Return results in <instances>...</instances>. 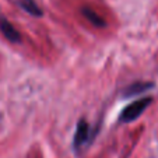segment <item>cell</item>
<instances>
[{"label":"cell","instance_id":"5b68a950","mask_svg":"<svg viewBox=\"0 0 158 158\" xmlns=\"http://www.w3.org/2000/svg\"><path fill=\"white\" fill-rule=\"evenodd\" d=\"M17 2H18V4L28 13V14L34 15V17H42V14H44L42 10H41V7H39L34 0H17Z\"/></svg>","mask_w":158,"mask_h":158},{"label":"cell","instance_id":"277c9868","mask_svg":"<svg viewBox=\"0 0 158 158\" xmlns=\"http://www.w3.org/2000/svg\"><path fill=\"white\" fill-rule=\"evenodd\" d=\"M152 87H154L152 83H140V81H139V83H134V84H131L130 87H127V88L125 89V93H123V97L137 95V94L144 93V91L152 88Z\"/></svg>","mask_w":158,"mask_h":158},{"label":"cell","instance_id":"6da1fadb","mask_svg":"<svg viewBox=\"0 0 158 158\" xmlns=\"http://www.w3.org/2000/svg\"><path fill=\"white\" fill-rule=\"evenodd\" d=\"M152 102V98L151 97H147V98H141V99H137V101L131 102L130 105L125 108L120 114V122H125V123H129V122H133L136 120L144 110L150 106V104Z\"/></svg>","mask_w":158,"mask_h":158},{"label":"cell","instance_id":"8992f818","mask_svg":"<svg viewBox=\"0 0 158 158\" xmlns=\"http://www.w3.org/2000/svg\"><path fill=\"white\" fill-rule=\"evenodd\" d=\"M81 13H83V15L87 18V20L91 23V24H94L95 27H105V21L104 18H101L98 14H97L94 10L88 9V7H83L81 9Z\"/></svg>","mask_w":158,"mask_h":158},{"label":"cell","instance_id":"7a4b0ae2","mask_svg":"<svg viewBox=\"0 0 158 158\" xmlns=\"http://www.w3.org/2000/svg\"><path fill=\"white\" fill-rule=\"evenodd\" d=\"M0 32L4 35V38L9 39V41L13 42V44L21 42L20 32L15 30L14 25H13L6 17H3V15H0Z\"/></svg>","mask_w":158,"mask_h":158},{"label":"cell","instance_id":"3957f363","mask_svg":"<svg viewBox=\"0 0 158 158\" xmlns=\"http://www.w3.org/2000/svg\"><path fill=\"white\" fill-rule=\"evenodd\" d=\"M88 140H89V125L87 123V120L81 119L77 123V129H76V133H74L73 144H74L76 148H81V146L84 143H87Z\"/></svg>","mask_w":158,"mask_h":158}]
</instances>
